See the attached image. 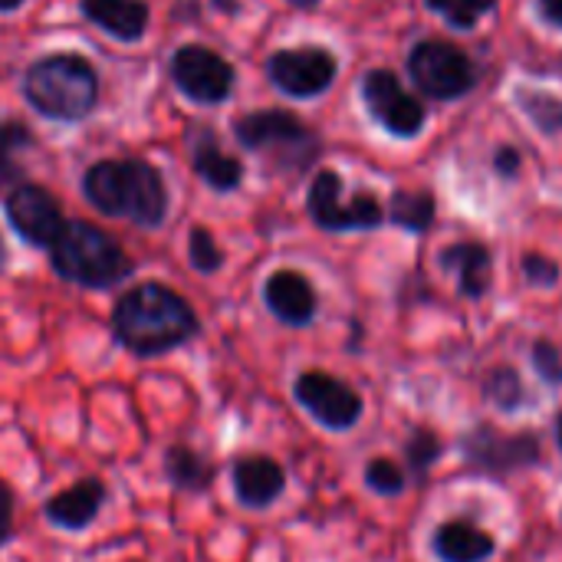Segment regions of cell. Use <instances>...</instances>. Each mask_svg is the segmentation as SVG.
Instances as JSON below:
<instances>
[{
  "mask_svg": "<svg viewBox=\"0 0 562 562\" xmlns=\"http://www.w3.org/2000/svg\"><path fill=\"white\" fill-rule=\"evenodd\" d=\"M533 366H537L543 382H550V385H560L562 382V356L557 352L553 342H537L533 346Z\"/></svg>",
  "mask_w": 562,
  "mask_h": 562,
  "instance_id": "f546056e",
  "label": "cell"
},
{
  "mask_svg": "<svg viewBox=\"0 0 562 562\" xmlns=\"http://www.w3.org/2000/svg\"><path fill=\"white\" fill-rule=\"evenodd\" d=\"M10 227L33 247H53L66 227L56 198L40 184H16L3 201Z\"/></svg>",
  "mask_w": 562,
  "mask_h": 562,
  "instance_id": "8fae6325",
  "label": "cell"
},
{
  "mask_svg": "<svg viewBox=\"0 0 562 562\" xmlns=\"http://www.w3.org/2000/svg\"><path fill=\"white\" fill-rule=\"evenodd\" d=\"M194 171L201 175V181L214 191H234L244 178V165L231 155H224L214 142V135H204L194 145Z\"/></svg>",
  "mask_w": 562,
  "mask_h": 562,
  "instance_id": "ffe728a7",
  "label": "cell"
},
{
  "mask_svg": "<svg viewBox=\"0 0 562 562\" xmlns=\"http://www.w3.org/2000/svg\"><path fill=\"white\" fill-rule=\"evenodd\" d=\"M188 260L201 273H217L221 270L224 254H221L217 240L211 237V231H204V227H194L191 231V237H188Z\"/></svg>",
  "mask_w": 562,
  "mask_h": 562,
  "instance_id": "d4e9b609",
  "label": "cell"
},
{
  "mask_svg": "<svg viewBox=\"0 0 562 562\" xmlns=\"http://www.w3.org/2000/svg\"><path fill=\"white\" fill-rule=\"evenodd\" d=\"M362 95L369 112L398 138H412L422 132L425 125V109L415 95H408L402 89V82L395 79V72L389 69H372L362 79Z\"/></svg>",
  "mask_w": 562,
  "mask_h": 562,
  "instance_id": "7c38bea8",
  "label": "cell"
},
{
  "mask_svg": "<svg viewBox=\"0 0 562 562\" xmlns=\"http://www.w3.org/2000/svg\"><path fill=\"white\" fill-rule=\"evenodd\" d=\"M517 165H520V155H517L514 148H504V151L497 155V168H501L504 175H514V171H517Z\"/></svg>",
  "mask_w": 562,
  "mask_h": 562,
  "instance_id": "836d02e7",
  "label": "cell"
},
{
  "mask_svg": "<svg viewBox=\"0 0 562 562\" xmlns=\"http://www.w3.org/2000/svg\"><path fill=\"white\" fill-rule=\"evenodd\" d=\"M102 501H105L102 481L86 477V481H76L69 491L49 497L46 507H43V514H46V520H49L53 527L72 530V533H76V530H86V527L99 517Z\"/></svg>",
  "mask_w": 562,
  "mask_h": 562,
  "instance_id": "2e32d148",
  "label": "cell"
},
{
  "mask_svg": "<svg viewBox=\"0 0 562 562\" xmlns=\"http://www.w3.org/2000/svg\"><path fill=\"white\" fill-rule=\"evenodd\" d=\"M231 481H234L237 504L247 507V510L270 507L283 494V487H286L283 468L277 461H270V458H260V454L237 458L234 461V471H231Z\"/></svg>",
  "mask_w": 562,
  "mask_h": 562,
  "instance_id": "5bb4252c",
  "label": "cell"
},
{
  "mask_svg": "<svg viewBox=\"0 0 562 562\" xmlns=\"http://www.w3.org/2000/svg\"><path fill=\"white\" fill-rule=\"evenodd\" d=\"M30 145H33V135H30V128L23 122H16V119L0 122V188L16 184L23 178V168H20L16 155L23 148H30Z\"/></svg>",
  "mask_w": 562,
  "mask_h": 562,
  "instance_id": "7402d4cb",
  "label": "cell"
},
{
  "mask_svg": "<svg viewBox=\"0 0 562 562\" xmlns=\"http://www.w3.org/2000/svg\"><path fill=\"white\" fill-rule=\"evenodd\" d=\"M441 263L458 273V286L471 300L491 286V254L481 244H454L441 254Z\"/></svg>",
  "mask_w": 562,
  "mask_h": 562,
  "instance_id": "d6986e66",
  "label": "cell"
},
{
  "mask_svg": "<svg viewBox=\"0 0 562 562\" xmlns=\"http://www.w3.org/2000/svg\"><path fill=\"white\" fill-rule=\"evenodd\" d=\"M23 0H0V13H10V10H16Z\"/></svg>",
  "mask_w": 562,
  "mask_h": 562,
  "instance_id": "e575fe53",
  "label": "cell"
},
{
  "mask_svg": "<svg viewBox=\"0 0 562 562\" xmlns=\"http://www.w3.org/2000/svg\"><path fill=\"white\" fill-rule=\"evenodd\" d=\"M296 402L329 431H349L362 418V398L326 372H303L293 385Z\"/></svg>",
  "mask_w": 562,
  "mask_h": 562,
  "instance_id": "30bf717a",
  "label": "cell"
},
{
  "mask_svg": "<svg viewBox=\"0 0 562 562\" xmlns=\"http://www.w3.org/2000/svg\"><path fill=\"white\" fill-rule=\"evenodd\" d=\"M263 303L286 326H306L316 316V293L296 270H280L263 283Z\"/></svg>",
  "mask_w": 562,
  "mask_h": 562,
  "instance_id": "9a60e30c",
  "label": "cell"
},
{
  "mask_svg": "<svg viewBox=\"0 0 562 562\" xmlns=\"http://www.w3.org/2000/svg\"><path fill=\"white\" fill-rule=\"evenodd\" d=\"M10 533H13V494L0 481V547L10 540Z\"/></svg>",
  "mask_w": 562,
  "mask_h": 562,
  "instance_id": "1f68e13d",
  "label": "cell"
},
{
  "mask_svg": "<svg viewBox=\"0 0 562 562\" xmlns=\"http://www.w3.org/2000/svg\"><path fill=\"white\" fill-rule=\"evenodd\" d=\"M165 474L178 491H204L214 481V468L207 464V458H201L194 448L178 445L168 451L165 458Z\"/></svg>",
  "mask_w": 562,
  "mask_h": 562,
  "instance_id": "44dd1931",
  "label": "cell"
},
{
  "mask_svg": "<svg viewBox=\"0 0 562 562\" xmlns=\"http://www.w3.org/2000/svg\"><path fill=\"white\" fill-rule=\"evenodd\" d=\"M342 181L336 171H319L310 184V217L323 231H372L382 224V204L372 194H356L352 201H342Z\"/></svg>",
  "mask_w": 562,
  "mask_h": 562,
  "instance_id": "8992f818",
  "label": "cell"
},
{
  "mask_svg": "<svg viewBox=\"0 0 562 562\" xmlns=\"http://www.w3.org/2000/svg\"><path fill=\"white\" fill-rule=\"evenodd\" d=\"M557 438H560V448H562V415H560V422H557Z\"/></svg>",
  "mask_w": 562,
  "mask_h": 562,
  "instance_id": "8d00e7d4",
  "label": "cell"
},
{
  "mask_svg": "<svg viewBox=\"0 0 562 562\" xmlns=\"http://www.w3.org/2000/svg\"><path fill=\"white\" fill-rule=\"evenodd\" d=\"M366 484L375 491V494H385V497H395L405 491V474L392 464V461H372L366 468Z\"/></svg>",
  "mask_w": 562,
  "mask_h": 562,
  "instance_id": "83f0119b",
  "label": "cell"
},
{
  "mask_svg": "<svg viewBox=\"0 0 562 562\" xmlns=\"http://www.w3.org/2000/svg\"><path fill=\"white\" fill-rule=\"evenodd\" d=\"M392 221L412 234H425L435 221V198L425 191H398L392 198Z\"/></svg>",
  "mask_w": 562,
  "mask_h": 562,
  "instance_id": "603a6c76",
  "label": "cell"
},
{
  "mask_svg": "<svg viewBox=\"0 0 562 562\" xmlns=\"http://www.w3.org/2000/svg\"><path fill=\"white\" fill-rule=\"evenodd\" d=\"M441 454V445L431 431H415V438L408 441V464L415 468V474H425Z\"/></svg>",
  "mask_w": 562,
  "mask_h": 562,
  "instance_id": "f1b7e54d",
  "label": "cell"
},
{
  "mask_svg": "<svg viewBox=\"0 0 562 562\" xmlns=\"http://www.w3.org/2000/svg\"><path fill=\"white\" fill-rule=\"evenodd\" d=\"M267 76L280 92H286L293 99H310V95H319L333 86L336 56L323 46L280 49L267 59Z\"/></svg>",
  "mask_w": 562,
  "mask_h": 562,
  "instance_id": "9c48e42d",
  "label": "cell"
},
{
  "mask_svg": "<svg viewBox=\"0 0 562 562\" xmlns=\"http://www.w3.org/2000/svg\"><path fill=\"white\" fill-rule=\"evenodd\" d=\"M484 392H487V398H491L494 405H501V408H517L520 398H524L520 379H517V372H510V369H494V372L487 375Z\"/></svg>",
  "mask_w": 562,
  "mask_h": 562,
  "instance_id": "484cf974",
  "label": "cell"
},
{
  "mask_svg": "<svg viewBox=\"0 0 562 562\" xmlns=\"http://www.w3.org/2000/svg\"><path fill=\"white\" fill-rule=\"evenodd\" d=\"M540 13H543L553 26H562V0H540Z\"/></svg>",
  "mask_w": 562,
  "mask_h": 562,
  "instance_id": "d6a6232c",
  "label": "cell"
},
{
  "mask_svg": "<svg viewBox=\"0 0 562 562\" xmlns=\"http://www.w3.org/2000/svg\"><path fill=\"white\" fill-rule=\"evenodd\" d=\"M237 138L244 148L254 151H280L277 158H293L296 165H306L316 151V138L310 135V128L280 109L270 112H250L234 125Z\"/></svg>",
  "mask_w": 562,
  "mask_h": 562,
  "instance_id": "52a82bcc",
  "label": "cell"
},
{
  "mask_svg": "<svg viewBox=\"0 0 562 562\" xmlns=\"http://www.w3.org/2000/svg\"><path fill=\"white\" fill-rule=\"evenodd\" d=\"M53 270L86 290H109L132 273V260L115 237L86 221H66L63 234L49 247Z\"/></svg>",
  "mask_w": 562,
  "mask_h": 562,
  "instance_id": "277c9868",
  "label": "cell"
},
{
  "mask_svg": "<svg viewBox=\"0 0 562 562\" xmlns=\"http://www.w3.org/2000/svg\"><path fill=\"white\" fill-rule=\"evenodd\" d=\"M23 95L46 119L79 122V119H86L95 109L99 79H95V69L82 56L59 53V56L36 59L26 69Z\"/></svg>",
  "mask_w": 562,
  "mask_h": 562,
  "instance_id": "3957f363",
  "label": "cell"
},
{
  "mask_svg": "<svg viewBox=\"0 0 562 562\" xmlns=\"http://www.w3.org/2000/svg\"><path fill=\"white\" fill-rule=\"evenodd\" d=\"M82 191L95 211L128 217L138 227H161L168 214L165 178L142 158L92 165L82 178Z\"/></svg>",
  "mask_w": 562,
  "mask_h": 562,
  "instance_id": "7a4b0ae2",
  "label": "cell"
},
{
  "mask_svg": "<svg viewBox=\"0 0 562 562\" xmlns=\"http://www.w3.org/2000/svg\"><path fill=\"white\" fill-rule=\"evenodd\" d=\"M290 3H296V7H313V3H319V0H290Z\"/></svg>",
  "mask_w": 562,
  "mask_h": 562,
  "instance_id": "d590c367",
  "label": "cell"
},
{
  "mask_svg": "<svg viewBox=\"0 0 562 562\" xmlns=\"http://www.w3.org/2000/svg\"><path fill=\"white\" fill-rule=\"evenodd\" d=\"M524 109L533 115V122L547 132H562V102L553 95H537V92H524Z\"/></svg>",
  "mask_w": 562,
  "mask_h": 562,
  "instance_id": "4316f807",
  "label": "cell"
},
{
  "mask_svg": "<svg viewBox=\"0 0 562 562\" xmlns=\"http://www.w3.org/2000/svg\"><path fill=\"white\" fill-rule=\"evenodd\" d=\"M524 270H527L530 283H540V286H553L560 280V267L547 257H537V254H530L524 260Z\"/></svg>",
  "mask_w": 562,
  "mask_h": 562,
  "instance_id": "4dcf8cb0",
  "label": "cell"
},
{
  "mask_svg": "<svg viewBox=\"0 0 562 562\" xmlns=\"http://www.w3.org/2000/svg\"><path fill=\"white\" fill-rule=\"evenodd\" d=\"M408 69H412V79L431 99H458L477 82L474 63L458 46H451L445 40L418 43L408 56Z\"/></svg>",
  "mask_w": 562,
  "mask_h": 562,
  "instance_id": "5b68a950",
  "label": "cell"
},
{
  "mask_svg": "<svg viewBox=\"0 0 562 562\" xmlns=\"http://www.w3.org/2000/svg\"><path fill=\"white\" fill-rule=\"evenodd\" d=\"M171 79L191 102L217 105L234 89V66L214 49L188 43L171 59Z\"/></svg>",
  "mask_w": 562,
  "mask_h": 562,
  "instance_id": "ba28073f",
  "label": "cell"
},
{
  "mask_svg": "<svg viewBox=\"0 0 562 562\" xmlns=\"http://www.w3.org/2000/svg\"><path fill=\"white\" fill-rule=\"evenodd\" d=\"M435 557L441 562H487L494 557V537L474 524H445L435 533Z\"/></svg>",
  "mask_w": 562,
  "mask_h": 562,
  "instance_id": "ac0fdd59",
  "label": "cell"
},
{
  "mask_svg": "<svg viewBox=\"0 0 562 562\" xmlns=\"http://www.w3.org/2000/svg\"><path fill=\"white\" fill-rule=\"evenodd\" d=\"M115 339L138 359L165 356L198 333V316L184 296L161 283L132 286L112 310Z\"/></svg>",
  "mask_w": 562,
  "mask_h": 562,
  "instance_id": "6da1fadb",
  "label": "cell"
},
{
  "mask_svg": "<svg viewBox=\"0 0 562 562\" xmlns=\"http://www.w3.org/2000/svg\"><path fill=\"white\" fill-rule=\"evenodd\" d=\"M0 267H3V240H0Z\"/></svg>",
  "mask_w": 562,
  "mask_h": 562,
  "instance_id": "74e56055",
  "label": "cell"
},
{
  "mask_svg": "<svg viewBox=\"0 0 562 562\" xmlns=\"http://www.w3.org/2000/svg\"><path fill=\"white\" fill-rule=\"evenodd\" d=\"M435 13H441L451 26H474L484 13L494 10V0H428Z\"/></svg>",
  "mask_w": 562,
  "mask_h": 562,
  "instance_id": "cb8c5ba5",
  "label": "cell"
},
{
  "mask_svg": "<svg viewBox=\"0 0 562 562\" xmlns=\"http://www.w3.org/2000/svg\"><path fill=\"white\" fill-rule=\"evenodd\" d=\"M82 13L122 43L142 40L148 26V7L142 0H82Z\"/></svg>",
  "mask_w": 562,
  "mask_h": 562,
  "instance_id": "e0dca14e",
  "label": "cell"
},
{
  "mask_svg": "<svg viewBox=\"0 0 562 562\" xmlns=\"http://www.w3.org/2000/svg\"><path fill=\"white\" fill-rule=\"evenodd\" d=\"M464 451L474 464L491 468V471H510V468H527L540 458V448L530 435H501L497 428H477L468 441Z\"/></svg>",
  "mask_w": 562,
  "mask_h": 562,
  "instance_id": "4fadbf2b",
  "label": "cell"
}]
</instances>
